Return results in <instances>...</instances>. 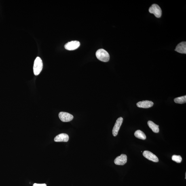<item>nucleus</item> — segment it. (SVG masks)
I'll return each instance as SVG.
<instances>
[{
	"mask_svg": "<svg viewBox=\"0 0 186 186\" xmlns=\"http://www.w3.org/2000/svg\"><path fill=\"white\" fill-rule=\"evenodd\" d=\"M43 62L41 58L38 57L36 58L33 67V71L35 76L39 75L41 73L43 68Z\"/></svg>",
	"mask_w": 186,
	"mask_h": 186,
	"instance_id": "f03ea898",
	"label": "nucleus"
},
{
	"mask_svg": "<svg viewBox=\"0 0 186 186\" xmlns=\"http://www.w3.org/2000/svg\"><path fill=\"white\" fill-rule=\"evenodd\" d=\"M143 156L149 160L155 162H159V159L156 155L153 154L152 153L148 151H145L143 152Z\"/></svg>",
	"mask_w": 186,
	"mask_h": 186,
	"instance_id": "0eeeda50",
	"label": "nucleus"
},
{
	"mask_svg": "<svg viewBox=\"0 0 186 186\" xmlns=\"http://www.w3.org/2000/svg\"><path fill=\"white\" fill-rule=\"evenodd\" d=\"M153 104V102L152 101L145 100L138 102L136 105L139 108H148L152 107Z\"/></svg>",
	"mask_w": 186,
	"mask_h": 186,
	"instance_id": "1a4fd4ad",
	"label": "nucleus"
},
{
	"mask_svg": "<svg viewBox=\"0 0 186 186\" xmlns=\"http://www.w3.org/2000/svg\"><path fill=\"white\" fill-rule=\"evenodd\" d=\"M175 51L181 54H186V42H182L178 44L176 47Z\"/></svg>",
	"mask_w": 186,
	"mask_h": 186,
	"instance_id": "9b49d317",
	"label": "nucleus"
},
{
	"mask_svg": "<svg viewBox=\"0 0 186 186\" xmlns=\"http://www.w3.org/2000/svg\"><path fill=\"white\" fill-rule=\"evenodd\" d=\"M96 56L98 59L104 62L109 61L110 56L109 53L103 49H99L96 52Z\"/></svg>",
	"mask_w": 186,
	"mask_h": 186,
	"instance_id": "f257e3e1",
	"label": "nucleus"
},
{
	"mask_svg": "<svg viewBox=\"0 0 186 186\" xmlns=\"http://www.w3.org/2000/svg\"><path fill=\"white\" fill-rule=\"evenodd\" d=\"M123 121V118L122 117H120L117 119L113 130V134L114 136H116L118 134Z\"/></svg>",
	"mask_w": 186,
	"mask_h": 186,
	"instance_id": "423d86ee",
	"label": "nucleus"
},
{
	"mask_svg": "<svg viewBox=\"0 0 186 186\" xmlns=\"http://www.w3.org/2000/svg\"><path fill=\"white\" fill-rule=\"evenodd\" d=\"M127 157L126 155L122 154L120 156L117 157L114 160V163L117 165L123 166L127 162Z\"/></svg>",
	"mask_w": 186,
	"mask_h": 186,
	"instance_id": "6e6552de",
	"label": "nucleus"
},
{
	"mask_svg": "<svg viewBox=\"0 0 186 186\" xmlns=\"http://www.w3.org/2000/svg\"><path fill=\"white\" fill-rule=\"evenodd\" d=\"M174 102L176 103L183 104L185 103L186 102V96H183L176 98L174 99Z\"/></svg>",
	"mask_w": 186,
	"mask_h": 186,
	"instance_id": "4468645a",
	"label": "nucleus"
},
{
	"mask_svg": "<svg viewBox=\"0 0 186 186\" xmlns=\"http://www.w3.org/2000/svg\"><path fill=\"white\" fill-rule=\"evenodd\" d=\"M134 136L136 138L140 139L145 140L146 138V136L145 134L140 130L136 131L134 133Z\"/></svg>",
	"mask_w": 186,
	"mask_h": 186,
	"instance_id": "ddd939ff",
	"label": "nucleus"
},
{
	"mask_svg": "<svg viewBox=\"0 0 186 186\" xmlns=\"http://www.w3.org/2000/svg\"><path fill=\"white\" fill-rule=\"evenodd\" d=\"M149 10L150 13L154 14L157 18H160L162 15V11L160 7L156 4H154L152 5Z\"/></svg>",
	"mask_w": 186,
	"mask_h": 186,
	"instance_id": "7ed1b4c3",
	"label": "nucleus"
},
{
	"mask_svg": "<svg viewBox=\"0 0 186 186\" xmlns=\"http://www.w3.org/2000/svg\"><path fill=\"white\" fill-rule=\"evenodd\" d=\"M33 186H47V185L45 184L35 183L34 184Z\"/></svg>",
	"mask_w": 186,
	"mask_h": 186,
	"instance_id": "dca6fc26",
	"label": "nucleus"
},
{
	"mask_svg": "<svg viewBox=\"0 0 186 186\" xmlns=\"http://www.w3.org/2000/svg\"><path fill=\"white\" fill-rule=\"evenodd\" d=\"M69 139V136L66 134H61L57 136L54 138V141L56 142H67Z\"/></svg>",
	"mask_w": 186,
	"mask_h": 186,
	"instance_id": "9d476101",
	"label": "nucleus"
},
{
	"mask_svg": "<svg viewBox=\"0 0 186 186\" xmlns=\"http://www.w3.org/2000/svg\"><path fill=\"white\" fill-rule=\"evenodd\" d=\"M148 124L149 128L152 130L154 132L158 133L159 131V126L155 124L152 121H148Z\"/></svg>",
	"mask_w": 186,
	"mask_h": 186,
	"instance_id": "f8f14e48",
	"label": "nucleus"
},
{
	"mask_svg": "<svg viewBox=\"0 0 186 186\" xmlns=\"http://www.w3.org/2000/svg\"><path fill=\"white\" fill-rule=\"evenodd\" d=\"M59 117L60 120L63 122H68L73 120V115L66 112H61L59 114Z\"/></svg>",
	"mask_w": 186,
	"mask_h": 186,
	"instance_id": "20e7f679",
	"label": "nucleus"
},
{
	"mask_svg": "<svg viewBox=\"0 0 186 186\" xmlns=\"http://www.w3.org/2000/svg\"><path fill=\"white\" fill-rule=\"evenodd\" d=\"M172 159L173 161L178 163H180L182 162V158L180 155H173L172 157Z\"/></svg>",
	"mask_w": 186,
	"mask_h": 186,
	"instance_id": "2eb2a0df",
	"label": "nucleus"
},
{
	"mask_svg": "<svg viewBox=\"0 0 186 186\" xmlns=\"http://www.w3.org/2000/svg\"><path fill=\"white\" fill-rule=\"evenodd\" d=\"M80 45V43L77 41L69 42L64 45V48L68 50H73L76 49Z\"/></svg>",
	"mask_w": 186,
	"mask_h": 186,
	"instance_id": "39448f33",
	"label": "nucleus"
}]
</instances>
